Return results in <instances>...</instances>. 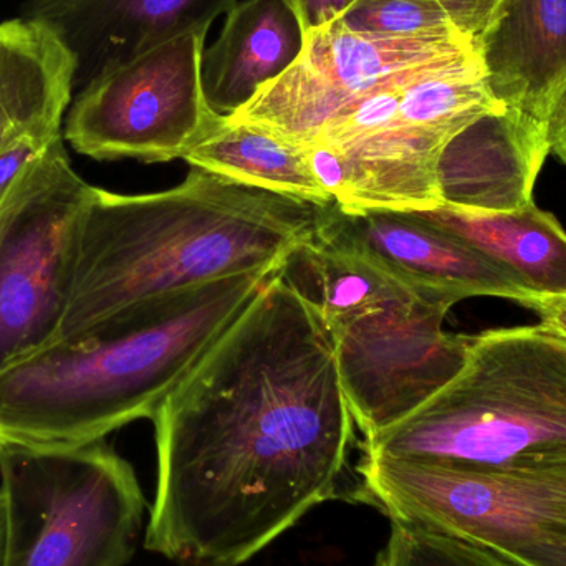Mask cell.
Returning <instances> with one entry per match:
<instances>
[{
    "label": "cell",
    "mask_w": 566,
    "mask_h": 566,
    "mask_svg": "<svg viewBox=\"0 0 566 566\" xmlns=\"http://www.w3.org/2000/svg\"><path fill=\"white\" fill-rule=\"evenodd\" d=\"M566 566V565H565Z\"/></svg>",
    "instance_id": "27"
},
{
    "label": "cell",
    "mask_w": 566,
    "mask_h": 566,
    "mask_svg": "<svg viewBox=\"0 0 566 566\" xmlns=\"http://www.w3.org/2000/svg\"><path fill=\"white\" fill-rule=\"evenodd\" d=\"M303 49L305 32L285 0L235 3L219 39L202 52V90L212 112L222 118L235 115L262 86L283 75Z\"/></svg>",
    "instance_id": "15"
},
{
    "label": "cell",
    "mask_w": 566,
    "mask_h": 566,
    "mask_svg": "<svg viewBox=\"0 0 566 566\" xmlns=\"http://www.w3.org/2000/svg\"><path fill=\"white\" fill-rule=\"evenodd\" d=\"M548 146H551V155L557 156L566 165V95L558 103L548 122Z\"/></svg>",
    "instance_id": "25"
},
{
    "label": "cell",
    "mask_w": 566,
    "mask_h": 566,
    "mask_svg": "<svg viewBox=\"0 0 566 566\" xmlns=\"http://www.w3.org/2000/svg\"><path fill=\"white\" fill-rule=\"evenodd\" d=\"M298 17L303 32L322 29L338 20L356 0H285Z\"/></svg>",
    "instance_id": "23"
},
{
    "label": "cell",
    "mask_w": 566,
    "mask_h": 566,
    "mask_svg": "<svg viewBox=\"0 0 566 566\" xmlns=\"http://www.w3.org/2000/svg\"><path fill=\"white\" fill-rule=\"evenodd\" d=\"M475 52L478 43L462 35H368L335 20L306 33L298 60L229 118L308 146L329 122L366 96Z\"/></svg>",
    "instance_id": "10"
},
{
    "label": "cell",
    "mask_w": 566,
    "mask_h": 566,
    "mask_svg": "<svg viewBox=\"0 0 566 566\" xmlns=\"http://www.w3.org/2000/svg\"><path fill=\"white\" fill-rule=\"evenodd\" d=\"M338 20L368 35H461L438 0H356Z\"/></svg>",
    "instance_id": "20"
},
{
    "label": "cell",
    "mask_w": 566,
    "mask_h": 566,
    "mask_svg": "<svg viewBox=\"0 0 566 566\" xmlns=\"http://www.w3.org/2000/svg\"><path fill=\"white\" fill-rule=\"evenodd\" d=\"M277 272L195 286L10 366L0 373V442L93 444L155 418Z\"/></svg>",
    "instance_id": "3"
},
{
    "label": "cell",
    "mask_w": 566,
    "mask_h": 566,
    "mask_svg": "<svg viewBox=\"0 0 566 566\" xmlns=\"http://www.w3.org/2000/svg\"><path fill=\"white\" fill-rule=\"evenodd\" d=\"M548 155L547 125L504 106L485 113L442 149V202L475 211L524 208L534 201L532 191Z\"/></svg>",
    "instance_id": "13"
},
{
    "label": "cell",
    "mask_w": 566,
    "mask_h": 566,
    "mask_svg": "<svg viewBox=\"0 0 566 566\" xmlns=\"http://www.w3.org/2000/svg\"><path fill=\"white\" fill-rule=\"evenodd\" d=\"M2 566H125L145 521L135 469L105 441L0 442Z\"/></svg>",
    "instance_id": "7"
},
{
    "label": "cell",
    "mask_w": 566,
    "mask_h": 566,
    "mask_svg": "<svg viewBox=\"0 0 566 566\" xmlns=\"http://www.w3.org/2000/svg\"><path fill=\"white\" fill-rule=\"evenodd\" d=\"M62 136L63 132L40 133L17 139L0 149V208L12 198Z\"/></svg>",
    "instance_id": "21"
},
{
    "label": "cell",
    "mask_w": 566,
    "mask_h": 566,
    "mask_svg": "<svg viewBox=\"0 0 566 566\" xmlns=\"http://www.w3.org/2000/svg\"><path fill=\"white\" fill-rule=\"evenodd\" d=\"M315 238L461 300L495 296L522 306L534 300L504 269L412 212H345L328 202L319 206Z\"/></svg>",
    "instance_id": "11"
},
{
    "label": "cell",
    "mask_w": 566,
    "mask_h": 566,
    "mask_svg": "<svg viewBox=\"0 0 566 566\" xmlns=\"http://www.w3.org/2000/svg\"><path fill=\"white\" fill-rule=\"evenodd\" d=\"M361 454L472 468L566 462V335L545 325L475 335L461 371Z\"/></svg>",
    "instance_id": "5"
},
{
    "label": "cell",
    "mask_w": 566,
    "mask_h": 566,
    "mask_svg": "<svg viewBox=\"0 0 566 566\" xmlns=\"http://www.w3.org/2000/svg\"><path fill=\"white\" fill-rule=\"evenodd\" d=\"M191 168L228 181L302 199L316 206L333 202L310 166L305 146L268 129L224 118L185 156Z\"/></svg>",
    "instance_id": "18"
},
{
    "label": "cell",
    "mask_w": 566,
    "mask_h": 566,
    "mask_svg": "<svg viewBox=\"0 0 566 566\" xmlns=\"http://www.w3.org/2000/svg\"><path fill=\"white\" fill-rule=\"evenodd\" d=\"M318 216L313 202L198 168L181 185L151 195L95 186L55 342L205 283L281 271L295 249L315 238Z\"/></svg>",
    "instance_id": "2"
},
{
    "label": "cell",
    "mask_w": 566,
    "mask_h": 566,
    "mask_svg": "<svg viewBox=\"0 0 566 566\" xmlns=\"http://www.w3.org/2000/svg\"><path fill=\"white\" fill-rule=\"evenodd\" d=\"M239 0H25L20 15L46 23L75 63V93L93 78L191 30L211 29Z\"/></svg>",
    "instance_id": "12"
},
{
    "label": "cell",
    "mask_w": 566,
    "mask_h": 566,
    "mask_svg": "<svg viewBox=\"0 0 566 566\" xmlns=\"http://www.w3.org/2000/svg\"><path fill=\"white\" fill-rule=\"evenodd\" d=\"M475 43L495 102L548 126L566 95V0H499Z\"/></svg>",
    "instance_id": "14"
},
{
    "label": "cell",
    "mask_w": 566,
    "mask_h": 566,
    "mask_svg": "<svg viewBox=\"0 0 566 566\" xmlns=\"http://www.w3.org/2000/svg\"><path fill=\"white\" fill-rule=\"evenodd\" d=\"M279 274L318 313L363 438L411 415L464 366L474 336L442 328L461 302L454 293L316 238L295 249Z\"/></svg>",
    "instance_id": "4"
},
{
    "label": "cell",
    "mask_w": 566,
    "mask_h": 566,
    "mask_svg": "<svg viewBox=\"0 0 566 566\" xmlns=\"http://www.w3.org/2000/svg\"><path fill=\"white\" fill-rule=\"evenodd\" d=\"M208 32L182 33L86 83L63 122L66 145L96 161L185 159L224 119L202 90Z\"/></svg>",
    "instance_id": "8"
},
{
    "label": "cell",
    "mask_w": 566,
    "mask_h": 566,
    "mask_svg": "<svg viewBox=\"0 0 566 566\" xmlns=\"http://www.w3.org/2000/svg\"><path fill=\"white\" fill-rule=\"evenodd\" d=\"M73 93L72 53L46 23L25 15L0 22V149L63 132Z\"/></svg>",
    "instance_id": "16"
},
{
    "label": "cell",
    "mask_w": 566,
    "mask_h": 566,
    "mask_svg": "<svg viewBox=\"0 0 566 566\" xmlns=\"http://www.w3.org/2000/svg\"><path fill=\"white\" fill-rule=\"evenodd\" d=\"M353 499L391 522L494 552L517 566L566 565V462L472 468L361 454Z\"/></svg>",
    "instance_id": "6"
},
{
    "label": "cell",
    "mask_w": 566,
    "mask_h": 566,
    "mask_svg": "<svg viewBox=\"0 0 566 566\" xmlns=\"http://www.w3.org/2000/svg\"><path fill=\"white\" fill-rule=\"evenodd\" d=\"M373 566H517L459 538L391 522L388 541Z\"/></svg>",
    "instance_id": "19"
},
{
    "label": "cell",
    "mask_w": 566,
    "mask_h": 566,
    "mask_svg": "<svg viewBox=\"0 0 566 566\" xmlns=\"http://www.w3.org/2000/svg\"><path fill=\"white\" fill-rule=\"evenodd\" d=\"M93 191L62 136L0 208V373L59 336Z\"/></svg>",
    "instance_id": "9"
},
{
    "label": "cell",
    "mask_w": 566,
    "mask_h": 566,
    "mask_svg": "<svg viewBox=\"0 0 566 566\" xmlns=\"http://www.w3.org/2000/svg\"><path fill=\"white\" fill-rule=\"evenodd\" d=\"M279 272L153 418L145 547L176 564H245L338 495L355 421L318 313Z\"/></svg>",
    "instance_id": "1"
},
{
    "label": "cell",
    "mask_w": 566,
    "mask_h": 566,
    "mask_svg": "<svg viewBox=\"0 0 566 566\" xmlns=\"http://www.w3.org/2000/svg\"><path fill=\"white\" fill-rule=\"evenodd\" d=\"M3 547H6V515H3L2 494H0V566L3 564Z\"/></svg>",
    "instance_id": "26"
},
{
    "label": "cell",
    "mask_w": 566,
    "mask_h": 566,
    "mask_svg": "<svg viewBox=\"0 0 566 566\" xmlns=\"http://www.w3.org/2000/svg\"><path fill=\"white\" fill-rule=\"evenodd\" d=\"M525 308L534 310L542 325L566 335V296L535 298Z\"/></svg>",
    "instance_id": "24"
},
{
    "label": "cell",
    "mask_w": 566,
    "mask_h": 566,
    "mask_svg": "<svg viewBox=\"0 0 566 566\" xmlns=\"http://www.w3.org/2000/svg\"><path fill=\"white\" fill-rule=\"evenodd\" d=\"M454 29L469 40H478L491 22L499 0H438Z\"/></svg>",
    "instance_id": "22"
},
{
    "label": "cell",
    "mask_w": 566,
    "mask_h": 566,
    "mask_svg": "<svg viewBox=\"0 0 566 566\" xmlns=\"http://www.w3.org/2000/svg\"><path fill=\"white\" fill-rule=\"evenodd\" d=\"M412 214L504 269L534 300L566 296L565 229L534 201L505 212L442 205Z\"/></svg>",
    "instance_id": "17"
}]
</instances>
